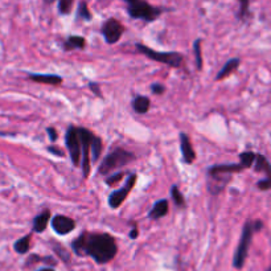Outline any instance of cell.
I'll list each match as a JSON object with an SVG mask.
<instances>
[{"label": "cell", "instance_id": "obj_1", "mask_svg": "<svg viewBox=\"0 0 271 271\" xmlns=\"http://www.w3.org/2000/svg\"><path fill=\"white\" fill-rule=\"evenodd\" d=\"M71 248L77 255H89L97 263H107L118 251L115 240L110 234L84 233L73 241Z\"/></svg>", "mask_w": 271, "mask_h": 271}, {"label": "cell", "instance_id": "obj_2", "mask_svg": "<svg viewBox=\"0 0 271 271\" xmlns=\"http://www.w3.org/2000/svg\"><path fill=\"white\" fill-rule=\"evenodd\" d=\"M263 227V224L262 221L257 220V221H246L244 225V229H242V236H241L240 244H238V248L236 250V254H234L233 258V266L238 270L244 267L245 261L248 258V253L249 249H250L251 245V240H253V234L255 231H259Z\"/></svg>", "mask_w": 271, "mask_h": 271}, {"label": "cell", "instance_id": "obj_3", "mask_svg": "<svg viewBox=\"0 0 271 271\" xmlns=\"http://www.w3.org/2000/svg\"><path fill=\"white\" fill-rule=\"evenodd\" d=\"M125 2L127 3V12L132 19L151 23L162 15L160 8L152 7L146 0H125Z\"/></svg>", "mask_w": 271, "mask_h": 271}, {"label": "cell", "instance_id": "obj_4", "mask_svg": "<svg viewBox=\"0 0 271 271\" xmlns=\"http://www.w3.org/2000/svg\"><path fill=\"white\" fill-rule=\"evenodd\" d=\"M134 159H135V156L132 155L131 152L126 151V149L118 148L115 149L114 152L108 153L105 159H103V162H102L101 166H99L98 172L102 173V175H107L108 172H111V171L117 170V168L127 166V164L131 163Z\"/></svg>", "mask_w": 271, "mask_h": 271}, {"label": "cell", "instance_id": "obj_5", "mask_svg": "<svg viewBox=\"0 0 271 271\" xmlns=\"http://www.w3.org/2000/svg\"><path fill=\"white\" fill-rule=\"evenodd\" d=\"M136 48L140 53L147 56L149 60L162 62V64H166L168 66H172V68H179L183 62V56L176 53V52H158L143 44H136Z\"/></svg>", "mask_w": 271, "mask_h": 271}, {"label": "cell", "instance_id": "obj_6", "mask_svg": "<svg viewBox=\"0 0 271 271\" xmlns=\"http://www.w3.org/2000/svg\"><path fill=\"white\" fill-rule=\"evenodd\" d=\"M78 138H80V143H81V152H82V172H84V177L89 176L90 172V143H92L93 132L89 131L86 129H77Z\"/></svg>", "mask_w": 271, "mask_h": 271}, {"label": "cell", "instance_id": "obj_7", "mask_svg": "<svg viewBox=\"0 0 271 271\" xmlns=\"http://www.w3.org/2000/svg\"><path fill=\"white\" fill-rule=\"evenodd\" d=\"M65 142H66V147L69 149V155H70L71 162H73L74 166H78L80 160H81V143H80L77 129H75L74 126H70L68 131H66Z\"/></svg>", "mask_w": 271, "mask_h": 271}, {"label": "cell", "instance_id": "obj_8", "mask_svg": "<svg viewBox=\"0 0 271 271\" xmlns=\"http://www.w3.org/2000/svg\"><path fill=\"white\" fill-rule=\"evenodd\" d=\"M123 32H125V28L117 19H108L102 27V34L107 44L118 43L119 38L122 37Z\"/></svg>", "mask_w": 271, "mask_h": 271}, {"label": "cell", "instance_id": "obj_9", "mask_svg": "<svg viewBox=\"0 0 271 271\" xmlns=\"http://www.w3.org/2000/svg\"><path fill=\"white\" fill-rule=\"evenodd\" d=\"M254 170L257 172H263L266 175L263 180L257 183L258 188L261 190L271 189V164L263 155H255Z\"/></svg>", "mask_w": 271, "mask_h": 271}, {"label": "cell", "instance_id": "obj_10", "mask_svg": "<svg viewBox=\"0 0 271 271\" xmlns=\"http://www.w3.org/2000/svg\"><path fill=\"white\" fill-rule=\"evenodd\" d=\"M136 183V175H131L127 180V183L121 188L117 192H112L110 196H108V205L111 208H119L123 204V201L126 200V197L129 196V193L131 192L132 186L135 185Z\"/></svg>", "mask_w": 271, "mask_h": 271}, {"label": "cell", "instance_id": "obj_11", "mask_svg": "<svg viewBox=\"0 0 271 271\" xmlns=\"http://www.w3.org/2000/svg\"><path fill=\"white\" fill-rule=\"evenodd\" d=\"M52 227L57 234L61 236H66L70 233L71 230H74L75 222L74 220H71L66 216H56L52 218Z\"/></svg>", "mask_w": 271, "mask_h": 271}, {"label": "cell", "instance_id": "obj_12", "mask_svg": "<svg viewBox=\"0 0 271 271\" xmlns=\"http://www.w3.org/2000/svg\"><path fill=\"white\" fill-rule=\"evenodd\" d=\"M180 146H181V153H183L185 163H189V164L193 163L196 159V153H195V149L192 147L189 136L186 134H180Z\"/></svg>", "mask_w": 271, "mask_h": 271}, {"label": "cell", "instance_id": "obj_13", "mask_svg": "<svg viewBox=\"0 0 271 271\" xmlns=\"http://www.w3.org/2000/svg\"><path fill=\"white\" fill-rule=\"evenodd\" d=\"M29 80L37 84H45V85L57 86L62 84V78L54 74H29Z\"/></svg>", "mask_w": 271, "mask_h": 271}, {"label": "cell", "instance_id": "obj_14", "mask_svg": "<svg viewBox=\"0 0 271 271\" xmlns=\"http://www.w3.org/2000/svg\"><path fill=\"white\" fill-rule=\"evenodd\" d=\"M244 170V167L241 164H220V166H213L210 167L208 173L212 175V173H225V175H231V173L240 172V171Z\"/></svg>", "mask_w": 271, "mask_h": 271}, {"label": "cell", "instance_id": "obj_15", "mask_svg": "<svg viewBox=\"0 0 271 271\" xmlns=\"http://www.w3.org/2000/svg\"><path fill=\"white\" fill-rule=\"evenodd\" d=\"M240 58H231V60H229V61L224 65V68L218 71V74L216 75V80H224V78L233 74L234 71L238 69V66H240Z\"/></svg>", "mask_w": 271, "mask_h": 271}, {"label": "cell", "instance_id": "obj_16", "mask_svg": "<svg viewBox=\"0 0 271 271\" xmlns=\"http://www.w3.org/2000/svg\"><path fill=\"white\" fill-rule=\"evenodd\" d=\"M168 213V201L160 200L152 207V209L149 210L148 217L152 220H159L162 217H164Z\"/></svg>", "mask_w": 271, "mask_h": 271}, {"label": "cell", "instance_id": "obj_17", "mask_svg": "<svg viewBox=\"0 0 271 271\" xmlns=\"http://www.w3.org/2000/svg\"><path fill=\"white\" fill-rule=\"evenodd\" d=\"M51 220V213L45 210L43 213L38 214L33 221V230L37 231V233H41V231H44L48 226V222Z\"/></svg>", "mask_w": 271, "mask_h": 271}, {"label": "cell", "instance_id": "obj_18", "mask_svg": "<svg viewBox=\"0 0 271 271\" xmlns=\"http://www.w3.org/2000/svg\"><path fill=\"white\" fill-rule=\"evenodd\" d=\"M149 98L148 97H143V95H139V97H136L132 101V108L135 110L138 114H146L147 111L149 110Z\"/></svg>", "mask_w": 271, "mask_h": 271}, {"label": "cell", "instance_id": "obj_19", "mask_svg": "<svg viewBox=\"0 0 271 271\" xmlns=\"http://www.w3.org/2000/svg\"><path fill=\"white\" fill-rule=\"evenodd\" d=\"M86 45L85 38L81 36H70L65 41L64 48L66 51H74V49H84Z\"/></svg>", "mask_w": 271, "mask_h": 271}, {"label": "cell", "instance_id": "obj_20", "mask_svg": "<svg viewBox=\"0 0 271 271\" xmlns=\"http://www.w3.org/2000/svg\"><path fill=\"white\" fill-rule=\"evenodd\" d=\"M90 151H92V162H97L98 160V158L101 156V151H102V140L99 139L98 136H95L94 134H93V138H92V143H90Z\"/></svg>", "mask_w": 271, "mask_h": 271}, {"label": "cell", "instance_id": "obj_21", "mask_svg": "<svg viewBox=\"0 0 271 271\" xmlns=\"http://www.w3.org/2000/svg\"><path fill=\"white\" fill-rule=\"evenodd\" d=\"M29 242H31V234L25 236V237L20 238L15 242V251L19 254H25L29 249Z\"/></svg>", "mask_w": 271, "mask_h": 271}, {"label": "cell", "instance_id": "obj_22", "mask_svg": "<svg viewBox=\"0 0 271 271\" xmlns=\"http://www.w3.org/2000/svg\"><path fill=\"white\" fill-rule=\"evenodd\" d=\"M255 162V153L251 151H245L240 155V164L244 168H249L253 166V163Z\"/></svg>", "mask_w": 271, "mask_h": 271}, {"label": "cell", "instance_id": "obj_23", "mask_svg": "<svg viewBox=\"0 0 271 271\" xmlns=\"http://www.w3.org/2000/svg\"><path fill=\"white\" fill-rule=\"evenodd\" d=\"M171 195H172L173 201H175V204H176L177 207H180V208L185 207V200H184L183 193L180 192V189H179V188H177L176 185L172 186V190H171Z\"/></svg>", "mask_w": 271, "mask_h": 271}, {"label": "cell", "instance_id": "obj_24", "mask_svg": "<svg viewBox=\"0 0 271 271\" xmlns=\"http://www.w3.org/2000/svg\"><path fill=\"white\" fill-rule=\"evenodd\" d=\"M193 51H195V57H196L197 69H201L203 68V57H201V40L200 38L195 41Z\"/></svg>", "mask_w": 271, "mask_h": 271}, {"label": "cell", "instance_id": "obj_25", "mask_svg": "<svg viewBox=\"0 0 271 271\" xmlns=\"http://www.w3.org/2000/svg\"><path fill=\"white\" fill-rule=\"evenodd\" d=\"M249 3L250 0H240V12H238V19L244 20L245 17L249 16Z\"/></svg>", "mask_w": 271, "mask_h": 271}, {"label": "cell", "instance_id": "obj_26", "mask_svg": "<svg viewBox=\"0 0 271 271\" xmlns=\"http://www.w3.org/2000/svg\"><path fill=\"white\" fill-rule=\"evenodd\" d=\"M78 16L82 17L84 20H90L92 19V15L89 12L88 10V4L85 2H81L80 3V7H78Z\"/></svg>", "mask_w": 271, "mask_h": 271}, {"label": "cell", "instance_id": "obj_27", "mask_svg": "<svg viewBox=\"0 0 271 271\" xmlns=\"http://www.w3.org/2000/svg\"><path fill=\"white\" fill-rule=\"evenodd\" d=\"M54 251H57V254L60 255V257H61L65 262L69 261L68 251L65 250L64 248H60V246H57V245H54Z\"/></svg>", "mask_w": 271, "mask_h": 271}, {"label": "cell", "instance_id": "obj_28", "mask_svg": "<svg viewBox=\"0 0 271 271\" xmlns=\"http://www.w3.org/2000/svg\"><path fill=\"white\" fill-rule=\"evenodd\" d=\"M123 176H125V173H123V172H119V173H117V175H114V176L108 177V179L106 180V183H107L108 185H112V184L118 183L119 180L122 179Z\"/></svg>", "mask_w": 271, "mask_h": 271}, {"label": "cell", "instance_id": "obj_29", "mask_svg": "<svg viewBox=\"0 0 271 271\" xmlns=\"http://www.w3.org/2000/svg\"><path fill=\"white\" fill-rule=\"evenodd\" d=\"M151 90H152V93H155V94H163L164 90H166V88L160 85V84H153V85L151 86Z\"/></svg>", "mask_w": 271, "mask_h": 271}, {"label": "cell", "instance_id": "obj_30", "mask_svg": "<svg viewBox=\"0 0 271 271\" xmlns=\"http://www.w3.org/2000/svg\"><path fill=\"white\" fill-rule=\"evenodd\" d=\"M47 132L49 134V138H51L52 142H54V140L57 139V132H56V130L52 129V127H51V129L47 130Z\"/></svg>", "mask_w": 271, "mask_h": 271}, {"label": "cell", "instance_id": "obj_31", "mask_svg": "<svg viewBox=\"0 0 271 271\" xmlns=\"http://www.w3.org/2000/svg\"><path fill=\"white\" fill-rule=\"evenodd\" d=\"M90 89H92V90H94L95 94L97 95H101V92H99V88L97 84H94V82H90Z\"/></svg>", "mask_w": 271, "mask_h": 271}, {"label": "cell", "instance_id": "obj_32", "mask_svg": "<svg viewBox=\"0 0 271 271\" xmlns=\"http://www.w3.org/2000/svg\"><path fill=\"white\" fill-rule=\"evenodd\" d=\"M49 151H51V152H53V153H56L57 156L64 155V152H62V151H60V149H57V148H54V147H49Z\"/></svg>", "mask_w": 271, "mask_h": 271}, {"label": "cell", "instance_id": "obj_33", "mask_svg": "<svg viewBox=\"0 0 271 271\" xmlns=\"http://www.w3.org/2000/svg\"><path fill=\"white\" fill-rule=\"evenodd\" d=\"M130 237H131V238L138 237V230H136V229H132V230H131V234H130Z\"/></svg>", "mask_w": 271, "mask_h": 271}, {"label": "cell", "instance_id": "obj_34", "mask_svg": "<svg viewBox=\"0 0 271 271\" xmlns=\"http://www.w3.org/2000/svg\"><path fill=\"white\" fill-rule=\"evenodd\" d=\"M38 271H54V270L51 267H47V268H41V270H38Z\"/></svg>", "mask_w": 271, "mask_h": 271}, {"label": "cell", "instance_id": "obj_35", "mask_svg": "<svg viewBox=\"0 0 271 271\" xmlns=\"http://www.w3.org/2000/svg\"><path fill=\"white\" fill-rule=\"evenodd\" d=\"M44 2H45V3L51 4V3H53V2H56V0H44Z\"/></svg>", "mask_w": 271, "mask_h": 271}, {"label": "cell", "instance_id": "obj_36", "mask_svg": "<svg viewBox=\"0 0 271 271\" xmlns=\"http://www.w3.org/2000/svg\"><path fill=\"white\" fill-rule=\"evenodd\" d=\"M267 271H271V266H270V267H268V268H267Z\"/></svg>", "mask_w": 271, "mask_h": 271}]
</instances>
